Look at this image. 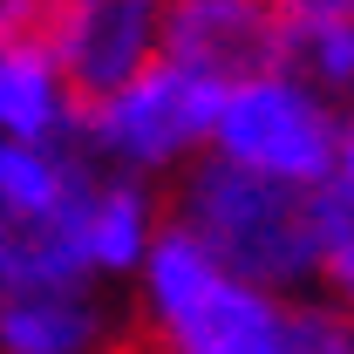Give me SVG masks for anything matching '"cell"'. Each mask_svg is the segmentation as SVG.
<instances>
[{
  "instance_id": "5",
  "label": "cell",
  "mask_w": 354,
  "mask_h": 354,
  "mask_svg": "<svg viewBox=\"0 0 354 354\" xmlns=\"http://www.w3.org/2000/svg\"><path fill=\"white\" fill-rule=\"evenodd\" d=\"M218 109H225V88H212V82H198V75H184V68H171L164 55H150L130 82L116 88V102L102 109V136H116L130 157L157 164V157L184 150L198 130H212Z\"/></svg>"
},
{
  "instance_id": "13",
  "label": "cell",
  "mask_w": 354,
  "mask_h": 354,
  "mask_svg": "<svg viewBox=\"0 0 354 354\" xmlns=\"http://www.w3.org/2000/svg\"><path fill=\"white\" fill-rule=\"evenodd\" d=\"M0 198H14V205H55L62 198V164H48L35 150H0Z\"/></svg>"
},
{
  "instance_id": "7",
  "label": "cell",
  "mask_w": 354,
  "mask_h": 354,
  "mask_svg": "<svg viewBox=\"0 0 354 354\" xmlns=\"http://www.w3.org/2000/svg\"><path fill=\"white\" fill-rule=\"evenodd\" d=\"M286 82L320 95H354V21H286Z\"/></svg>"
},
{
  "instance_id": "6",
  "label": "cell",
  "mask_w": 354,
  "mask_h": 354,
  "mask_svg": "<svg viewBox=\"0 0 354 354\" xmlns=\"http://www.w3.org/2000/svg\"><path fill=\"white\" fill-rule=\"evenodd\" d=\"M95 327V313L68 286H14L0 300V341L7 354H75Z\"/></svg>"
},
{
  "instance_id": "2",
  "label": "cell",
  "mask_w": 354,
  "mask_h": 354,
  "mask_svg": "<svg viewBox=\"0 0 354 354\" xmlns=\"http://www.w3.org/2000/svg\"><path fill=\"white\" fill-rule=\"evenodd\" d=\"M157 55L212 88H252L286 75L279 0H157Z\"/></svg>"
},
{
  "instance_id": "10",
  "label": "cell",
  "mask_w": 354,
  "mask_h": 354,
  "mask_svg": "<svg viewBox=\"0 0 354 354\" xmlns=\"http://www.w3.org/2000/svg\"><path fill=\"white\" fill-rule=\"evenodd\" d=\"M82 232H88V266H130L136 259V239H143V198H136L130 184L95 191Z\"/></svg>"
},
{
  "instance_id": "3",
  "label": "cell",
  "mask_w": 354,
  "mask_h": 354,
  "mask_svg": "<svg viewBox=\"0 0 354 354\" xmlns=\"http://www.w3.org/2000/svg\"><path fill=\"white\" fill-rule=\"evenodd\" d=\"M212 130H218L232 164H259V171L307 177V184H320L327 164H334V116H327V102H313L307 88L286 82V75L232 88Z\"/></svg>"
},
{
  "instance_id": "8",
  "label": "cell",
  "mask_w": 354,
  "mask_h": 354,
  "mask_svg": "<svg viewBox=\"0 0 354 354\" xmlns=\"http://www.w3.org/2000/svg\"><path fill=\"white\" fill-rule=\"evenodd\" d=\"M82 7L88 0H0V55L62 68V55L82 28Z\"/></svg>"
},
{
  "instance_id": "12",
  "label": "cell",
  "mask_w": 354,
  "mask_h": 354,
  "mask_svg": "<svg viewBox=\"0 0 354 354\" xmlns=\"http://www.w3.org/2000/svg\"><path fill=\"white\" fill-rule=\"evenodd\" d=\"M279 354H354V320L327 307H286L279 313Z\"/></svg>"
},
{
  "instance_id": "4",
  "label": "cell",
  "mask_w": 354,
  "mask_h": 354,
  "mask_svg": "<svg viewBox=\"0 0 354 354\" xmlns=\"http://www.w3.org/2000/svg\"><path fill=\"white\" fill-rule=\"evenodd\" d=\"M157 55V0H88L82 28L62 55L55 82H62V109L68 123L102 130V109L116 102V88Z\"/></svg>"
},
{
  "instance_id": "15",
  "label": "cell",
  "mask_w": 354,
  "mask_h": 354,
  "mask_svg": "<svg viewBox=\"0 0 354 354\" xmlns=\"http://www.w3.org/2000/svg\"><path fill=\"white\" fill-rule=\"evenodd\" d=\"M341 184L354 191V136H348V171H341Z\"/></svg>"
},
{
  "instance_id": "1",
  "label": "cell",
  "mask_w": 354,
  "mask_h": 354,
  "mask_svg": "<svg viewBox=\"0 0 354 354\" xmlns=\"http://www.w3.org/2000/svg\"><path fill=\"white\" fill-rule=\"evenodd\" d=\"M184 232L239 279H300L320 259V184L218 157L184 191Z\"/></svg>"
},
{
  "instance_id": "14",
  "label": "cell",
  "mask_w": 354,
  "mask_h": 354,
  "mask_svg": "<svg viewBox=\"0 0 354 354\" xmlns=\"http://www.w3.org/2000/svg\"><path fill=\"white\" fill-rule=\"evenodd\" d=\"M286 21H354V0H279Z\"/></svg>"
},
{
  "instance_id": "11",
  "label": "cell",
  "mask_w": 354,
  "mask_h": 354,
  "mask_svg": "<svg viewBox=\"0 0 354 354\" xmlns=\"http://www.w3.org/2000/svg\"><path fill=\"white\" fill-rule=\"evenodd\" d=\"M320 259H327V279L348 293V307H354V191L341 177L320 191Z\"/></svg>"
},
{
  "instance_id": "9",
  "label": "cell",
  "mask_w": 354,
  "mask_h": 354,
  "mask_svg": "<svg viewBox=\"0 0 354 354\" xmlns=\"http://www.w3.org/2000/svg\"><path fill=\"white\" fill-rule=\"evenodd\" d=\"M62 116V82L41 62H21V55H0V123L21 136H48Z\"/></svg>"
}]
</instances>
